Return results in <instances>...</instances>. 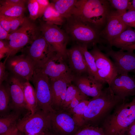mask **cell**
<instances>
[{
  "label": "cell",
  "instance_id": "obj_6",
  "mask_svg": "<svg viewBox=\"0 0 135 135\" xmlns=\"http://www.w3.org/2000/svg\"><path fill=\"white\" fill-rule=\"evenodd\" d=\"M40 29L42 36L56 55L65 60H67L66 46L70 39L65 32L57 26L47 24L43 21L41 22Z\"/></svg>",
  "mask_w": 135,
  "mask_h": 135
},
{
  "label": "cell",
  "instance_id": "obj_31",
  "mask_svg": "<svg viewBox=\"0 0 135 135\" xmlns=\"http://www.w3.org/2000/svg\"><path fill=\"white\" fill-rule=\"evenodd\" d=\"M80 128L74 135H106L101 126L86 124Z\"/></svg>",
  "mask_w": 135,
  "mask_h": 135
},
{
  "label": "cell",
  "instance_id": "obj_21",
  "mask_svg": "<svg viewBox=\"0 0 135 135\" xmlns=\"http://www.w3.org/2000/svg\"><path fill=\"white\" fill-rule=\"evenodd\" d=\"M29 81L24 80L23 82L24 94L26 109L33 114L38 109L34 88Z\"/></svg>",
  "mask_w": 135,
  "mask_h": 135
},
{
  "label": "cell",
  "instance_id": "obj_40",
  "mask_svg": "<svg viewBox=\"0 0 135 135\" xmlns=\"http://www.w3.org/2000/svg\"><path fill=\"white\" fill-rule=\"evenodd\" d=\"M0 1L1 6H3L25 4L26 1V0H5Z\"/></svg>",
  "mask_w": 135,
  "mask_h": 135
},
{
  "label": "cell",
  "instance_id": "obj_24",
  "mask_svg": "<svg viewBox=\"0 0 135 135\" xmlns=\"http://www.w3.org/2000/svg\"><path fill=\"white\" fill-rule=\"evenodd\" d=\"M44 22L46 23L56 26H62L66 19L56 10L54 4L52 2L48 6L43 16Z\"/></svg>",
  "mask_w": 135,
  "mask_h": 135
},
{
  "label": "cell",
  "instance_id": "obj_39",
  "mask_svg": "<svg viewBox=\"0 0 135 135\" xmlns=\"http://www.w3.org/2000/svg\"><path fill=\"white\" fill-rule=\"evenodd\" d=\"M37 1L39 6V17H41L50 3L48 0H37Z\"/></svg>",
  "mask_w": 135,
  "mask_h": 135
},
{
  "label": "cell",
  "instance_id": "obj_16",
  "mask_svg": "<svg viewBox=\"0 0 135 135\" xmlns=\"http://www.w3.org/2000/svg\"><path fill=\"white\" fill-rule=\"evenodd\" d=\"M109 86L114 94L124 101L127 97L135 96V78L128 74H118Z\"/></svg>",
  "mask_w": 135,
  "mask_h": 135
},
{
  "label": "cell",
  "instance_id": "obj_32",
  "mask_svg": "<svg viewBox=\"0 0 135 135\" xmlns=\"http://www.w3.org/2000/svg\"><path fill=\"white\" fill-rule=\"evenodd\" d=\"M72 82L68 86L66 98L62 110H65L72 100L76 97L83 93L76 85Z\"/></svg>",
  "mask_w": 135,
  "mask_h": 135
},
{
  "label": "cell",
  "instance_id": "obj_38",
  "mask_svg": "<svg viewBox=\"0 0 135 135\" xmlns=\"http://www.w3.org/2000/svg\"><path fill=\"white\" fill-rule=\"evenodd\" d=\"M10 50L8 43H6L2 40L0 41V60L5 56L9 57Z\"/></svg>",
  "mask_w": 135,
  "mask_h": 135
},
{
  "label": "cell",
  "instance_id": "obj_9",
  "mask_svg": "<svg viewBox=\"0 0 135 135\" xmlns=\"http://www.w3.org/2000/svg\"><path fill=\"white\" fill-rule=\"evenodd\" d=\"M100 48L112 59L118 74H128L130 72L135 74V53L133 51H115L109 46L100 45Z\"/></svg>",
  "mask_w": 135,
  "mask_h": 135
},
{
  "label": "cell",
  "instance_id": "obj_36",
  "mask_svg": "<svg viewBox=\"0 0 135 135\" xmlns=\"http://www.w3.org/2000/svg\"><path fill=\"white\" fill-rule=\"evenodd\" d=\"M88 96L84 94L78 96L71 101L67 108L64 110L70 114L72 110L80 102L84 100H88Z\"/></svg>",
  "mask_w": 135,
  "mask_h": 135
},
{
  "label": "cell",
  "instance_id": "obj_13",
  "mask_svg": "<svg viewBox=\"0 0 135 135\" xmlns=\"http://www.w3.org/2000/svg\"><path fill=\"white\" fill-rule=\"evenodd\" d=\"M51 128L58 135H70L76 132L78 127L72 115L63 110L51 114Z\"/></svg>",
  "mask_w": 135,
  "mask_h": 135
},
{
  "label": "cell",
  "instance_id": "obj_48",
  "mask_svg": "<svg viewBox=\"0 0 135 135\" xmlns=\"http://www.w3.org/2000/svg\"><path fill=\"white\" fill-rule=\"evenodd\" d=\"M44 135H57L54 132H51L50 130L46 132Z\"/></svg>",
  "mask_w": 135,
  "mask_h": 135
},
{
  "label": "cell",
  "instance_id": "obj_43",
  "mask_svg": "<svg viewBox=\"0 0 135 135\" xmlns=\"http://www.w3.org/2000/svg\"><path fill=\"white\" fill-rule=\"evenodd\" d=\"M18 129L16 127L14 128L7 132L0 135H14Z\"/></svg>",
  "mask_w": 135,
  "mask_h": 135
},
{
  "label": "cell",
  "instance_id": "obj_27",
  "mask_svg": "<svg viewBox=\"0 0 135 135\" xmlns=\"http://www.w3.org/2000/svg\"><path fill=\"white\" fill-rule=\"evenodd\" d=\"M25 18L23 16L14 17L0 15V25L10 34L17 30Z\"/></svg>",
  "mask_w": 135,
  "mask_h": 135
},
{
  "label": "cell",
  "instance_id": "obj_44",
  "mask_svg": "<svg viewBox=\"0 0 135 135\" xmlns=\"http://www.w3.org/2000/svg\"><path fill=\"white\" fill-rule=\"evenodd\" d=\"M135 10V0H131L130 5L128 10Z\"/></svg>",
  "mask_w": 135,
  "mask_h": 135
},
{
  "label": "cell",
  "instance_id": "obj_29",
  "mask_svg": "<svg viewBox=\"0 0 135 135\" xmlns=\"http://www.w3.org/2000/svg\"><path fill=\"white\" fill-rule=\"evenodd\" d=\"M89 102V100H88L82 101L73 108L70 113L79 128L85 125L84 114Z\"/></svg>",
  "mask_w": 135,
  "mask_h": 135
},
{
  "label": "cell",
  "instance_id": "obj_17",
  "mask_svg": "<svg viewBox=\"0 0 135 135\" xmlns=\"http://www.w3.org/2000/svg\"><path fill=\"white\" fill-rule=\"evenodd\" d=\"M128 27L116 11H112L105 27L100 32L101 39L104 38L109 45L114 39Z\"/></svg>",
  "mask_w": 135,
  "mask_h": 135
},
{
  "label": "cell",
  "instance_id": "obj_18",
  "mask_svg": "<svg viewBox=\"0 0 135 135\" xmlns=\"http://www.w3.org/2000/svg\"><path fill=\"white\" fill-rule=\"evenodd\" d=\"M24 80L10 73L6 81L8 86L12 107L16 111L20 112L23 109H26L23 87Z\"/></svg>",
  "mask_w": 135,
  "mask_h": 135
},
{
  "label": "cell",
  "instance_id": "obj_4",
  "mask_svg": "<svg viewBox=\"0 0 135 135\" xmlns=\"http://www.w3.org/2000/svg\"><path fill=\"white\" fill-rule=\"evenodd\" d=\"M63 29L68 36L70 40L76 44H84L88 48L93 47L102 43L100 32L85 24L72 16L66 19Z\"/></svg>",
  "mask_w": 135,
  "mask_h": 135
},
{
  "label": "cell",
  "instance_id": "obj_20",
  "mask_svg": "<svg viewBox=\"0 0 135 135\" xmlns=\"http://www.w3.org/2000/svg\"><path fill=\"white\" fill-rule=\"evenodd\" d=\"M67 55L68 66L74 75L88 74L84 56L78 44H76L67 49Z\"/></svg>",
  "mask_w": 135,
  "mask_h": 135
},
{
  "label": "cell",
  "instance_id": "obj_45",
  "mask_svg": "<svg viewBox=\"0 0 135 135\" xmlns=\"http://www.w3.org/2000/svg\"><path fill=\"white\" fill-rule=\"evenodd\" d=\"M135 50V47H127L121 50L123 51H133Z\"/></svg>",
  "mask_w": 135,
  "mask_h": 135
},
{
  "label": "cell",
  "instance_id": "obj_15",
  "mask_svg": "<svg viewBox=\"0 0 135 135\" xmlns=\"http://www.w3.org/2000/svg\"><path fill=\"white\" fill-rule=\"evenodd\" d=\"M65 61L56 53L44 62L36 66L35 68L39 69L50 79H55L72 73Z\"/></svg>",
  "mask_w": 135,
  "mask_h": 135
},
{
  "label": "cell",
  "instance_id": "obj_14",
  "mask_svg": "<svg viewBox=\"0 0 135 135\" xmlns=\"http://www.w3.org/2000/svg\"><path fill=\"white\" fill-rule=\"evenodd\" d=\"M56 53L42 36L33 40L28 47L26 53L24 54L31 61L35 67L45 61Z\"/></svg>",
  "mask_w": 135,
  "mask_h": 135
},
{
  "label": "cell",
  "instance_id": "obj_23",
  "mask_svg": "<svg viewBox=\"0 0 135 135\" xmlns=\"http://www.w3.org/2000/svg\"><path fill=\"white\" fill-rule=\"evenodd\" d=\"M77 44L79 46L84 56L88 74L96 80L104 84L106 83L99 76L94 59L91 54L88 50L87 46L84 44Z\"/></svg>",
  "mask_w": 135,
  "mask_h": 135
},
{
  "label": "cell",
  "instance_id": "obj_8",
  "mask_svg": "<svg viewBox=\"0 0 135 135\" xmlns=\"http://www.w3.org/2000/svg\"><path fill=\"white\" fill-rule=\"evenodd\" d=\"M37 31L35 25L26 18L19 28L10 34L8 40L10 50L9 57L15 56L28 43L36 39Z\"/></svg>",
  "mask_w": 135,
  "mask_h": 135
},
{
  "label": "cell",
  "instance_id": "obj_47",
  "mask_svg": "<svg viewBox=\"0 0 135 135\" xmlns=\"http://www.w3.org/2000/svg\"><path fill=\"white\" fill-rule=\"evenodd\" d=\"M14 135H24V133L18 130L16 132Z\"/></svg>",
  "mask_w": 135,
  "mask_h": 135
},
{
  "label": "cell",
  "instance_id": "obj_19",
  "mask_svg": "<svg viewBox=\"0 0 135 135\" xmlns=\"http://www.w3.org/2000/svg\"><path fill=\"white\" fill-rule=\"evenodd\" d=\"M72 82L83 93L92 98L99 95L104 85L88 74L74 75Z\"/></svg>",
  "mask_w": 135,
  "mask_h": 135
},
{
  "label": "cell",
  "instance_id": "obj_1",
  "mask_svg": "<svg viewBox=\"0 0 135 135\" xmlns=\"http://www.w3.org/2000/svg\"><path fill=\"white\" fill-rule=\"evenodd\" d=\"M108 0H77L72 16L100 32L112 11Z\"/></svg>",
  "mask_w": 135,
  "mask_h": 135
},
{
  "label": "cell",
  "instance_id": "obj_22",
  "mask_svg": "<svg viewBox=\"0 0 135 135\" xmlns=\"http://www.w3.org/2000/svg\"><path fill=\"white\" fill-rule=\"evenodd\" d=\"M135 44V30L129 27L114 39L110 44L122 50L129 46Z\"/></svg>",
  "mask_w": 135,
  "mask_h": 135
},
{
  "label": "cell",
  "instance_id": "obj_49",
  "mask_svg": "<svg viewBox=\"0 0 135 135\" xmlns=\"http://www.w3.org/2000/svg\"><path fill=\"white\" fill-rule=\"evenodd\" d=\"M135 47V44H132V45H131L129 46H128L124 48H127V47ZM124 48L123 49H122V50H123Z\"/></svg>",
  "mask_w": 135,
  "mask_h": 135
},
{
  "label": "cell",
  "instance_id": "obj_30",
  "mask_svg": "<svg viewBox=\"0 0 135 135\" xmlns=\"http://www.w3.org/2000/svg\"><path fill=\"white\" fill-rule=\"evenodd\" d=\"M24 4L1 6L0 7V15L14 17L23 16L25 10Z\"/></svg>",
  "mask_w": 135,
  "mask_h": 135
},
{
  "label": "cell",
  "instance_id": "obj_35",
  "mask_svg": "<svg viewBox=\"0 0 135 135\" xmlns=\"http://www.w3.org/2000/svg\"><path fill=\"white\" fill-rule=\"evenodd\" d=\"M124 22L128 26L135 30V10H130L121 16Z\"/></svg>",
  "mask_w": 135,
  "mask_h": 135
},
{
  "label": "cell",
  "instance_id": "obj_46",
  "mask_svg": "<svg viewBox=\"0 0 135 135\" xmlns=\"http://www.w3.org/2000/svg\"><path fill=\"white\" fill-rule=\"evenodd\" d=\"M46 133H38L37 134H30L28 133H24V135H44Z\"/></svg>",
  "mask_w": 135,
  "mask_h": 135
},
{
  "label": "cell",
  "instance_id": "obj_28",
  "mask_svg": "<svg viewBox=\"0 0 135 135\" xmlns=\"http://www.w3.org/2000/svg\"><path fill=\"white\" fill-rule=\"evenodd\" d=\"M11 99L9 89L6 82L0 85V112L2 116L5 115L7 112L10 101Z\"/></svg>",
  "mask_w": 135,
  "mask_h": 135
},
{
  "label": "cell",
  "instance_id": "obj_26",
  "mask_svg": "<svg viewBox=\"0 0 135 135\" xmlns=\"http://www.w3.org/2000/svg\"><path fill=\"white\" fill-rule=\"evenodd\" d=\"M77 0H54L52 2L56 10L65 19L72 15Z\"/></svg>",
  "mask_w": 135,
  "mask_h": 135
},
{
  "label": "cell",
  "instance_id": "obj_50",
  "mask_svg": "<svg viewBox=\"0 0 135 135\" xmlns=\"http://www.w3.org/2000/svg\"></svg>",
  "mask_w": 135,
  "mask_h": 135
},
{
  "label": "cell",
  "instance_id": "obj_5",
  "mask_svg": "<svg viewBox=\"0 0 135 135\" xmlns=\"http://www.w3.org/2000/svg\"><path fill=\"white\" fill-rule=\"evenodd\" d=\"M51 114L39 109L33 114L29 112L18 120L16 128L24 133H46L51 130Z\"/></svg>",
  "mask_w": 135,
  "mask_h": 135
},
{
  "label": "cell",
  "instance_id": "obj_37",
  "mask_svg": "<svg viewBox=\"0 0 135 135\" xmlns=\"http://www.w3.org/2000/svg\"><path fill=\"white\" fill-rule=\"evenodd\" d=\"M8 57H6L4 61L0 62V85L4 82L6 81L9 74L7 71L6 66V63Z\"/></svg>",
  "mask_w": 135,
  "mask_h": 135
},
{
  "label": "cell",
  "instance_id": "obj_41",
  "mask_svg": "<svg viewBox=\"0 0 135 135\" xmlns=\"http://www.w3.org/2000/svg\"><path fill=\"white\" fill-rule=\"evenodd\" d=\"M10 34L4 29L0 25V40L4 39L8 40Z\"/></svg>",
  "mask_w": 135,
  "mask_h": 135
},
{
  "label": "cell",
  "instance_id": "obj_12",
  "mask_svg": "<svg viewBox=\"0 0 135 135\" xmlns=\"http://www.w3.org/2000/svg\"><path fill=\"white\" fill-rule=\"evenodd\" d=\"M74 76L71 73L56 79H50L52 96V106L56 111L62 110L68 87L72 82Z\"/></svg>",
  "mask_w": 135,
  "mask_h": 135
},
{
  "label": "cell",
  "instance_id": "obj_7",
  "mask_svg": "<svg viewBox=\"0 0 135 135\" xmlns=\"http://www.w3.org/2000/svg\"><path fill=\"white\" fill-rule=\"evenodd\" d=\"M31 81L34 86L38 109L49 114L56 112L52 106V94L48 76L35 68Z\"/></svg>",
  "mask_w": 135,
  "mask_h": 135
},
{
  "label": "cell",
  "instance_id": "obj_2",
  "mask_svg": "<svg viewBox=\"0 0 135 135\" xmlns=\"http://www.w3.org/2000/svg\"><path fill=\"white\" fill-rule=\"evenodd\" d=\"M124 102L114 94L110 87L104 88L98 96L89 100L84 114L85 125L98 126Z\"/></svg>",
  "mask_w": 135,
  "mask_h": 135
},
{
  "label": "cell",
  "instance_id": "obj_3",
  "mask_svg": "<svg viewBox=\"0 0 135 135\" xmlns=\"http://www.w3.org/2000/svg\"><path fill=\"white\" fill-rule=\"evenodd\" d=\"M135 120V96L130 102L118 105L102 123L106 135H126L128 128Z\"/></svg>",
  "mask_w": 135,
  "mask_h": 135
},
{
  "label": "cell",
  "instance_id": "obj_11",
  "mask_svg": "<svg viewBox=\"0 0 135 135\" xmlns=\"http://www.w3.org/2000/svg\"><path fill=\"white\" fill-rule=\"evenodd\" d=\"M90 52L94 59L99 76L109 86L113 79L118 75L114 62L96 45Z\"/></svg>",
  "mask_w": 135,
  "mask_h": 135
},
{
  "label": "cell",
  "instance_id": "obj_42",
  "mask_svg": "<svg viewBox=\"0 0 135 135\" xmlns=\"http://www.w3.org/2000/svg\"><path fill=\"white\" fill-rule=\"evenodd\" d=\"M126 135H135V120L128 128Z\"/></svg>",
  "mask_w": 135,
  "mask_h": 135
},
{
  "label": "cell",
  "instance_id": "obj_33",
  "mask_svg": "<svg viewBox=\"0 0 135 135\" xmlns=\"http://www.w3.org/2000/svg\"><path fill=\"white\" fill-rule=\"evenodd\" d=\"M110 5L116 9V12L120 16L128 10L130 4V0H108Z\"/></svg>",
  "mask_w": 135,
  "mask_h": 135
},
{
  "label": "cell",
  "instance_id": "obj_25",
  "mask_svg": "<svg viewBox=\"0 0 135 135\" xmlns=\"http://www.w3.org/2000/svg\"><path fill=\"white\" fill-rule=\"evenodd\" d=\"M20 112L16 111L1 116L0 118V134L16 127Z\"/></svg>",
  "mask_w": 135,
  "mask_h": 135
},
{
  "label": "cell",
  "instance_id": "obj_34",
  "mask_svg": "<svg viewBox=\"0 0 135 135\" xmlns=\"http://www.w3.org/2000/svg\"><path fill=\"white\" fill-rule=\"evenodd\" d=\"M30 18L34 20L39 17V6L37 0H28V6Z\"/></svg>",
  "mask_w": 135,
  "mask_h": 135
},
{
  "label": "cell",
  "instance_id": "obj_10",
  "mask_svg": "<svg viewBox=\"0 0 135 135\" xmlns=\"http://www.w3.org/2000/svg\"><path fill=\"white\" fill-rule=\"evenodd\" d=\"M6 66L10 73L25 80L31 81L35 66L24 54L8 57Z\"/></svg>",
  "mask_w": 135,
  "mask_h": 135
}]
</instances>
